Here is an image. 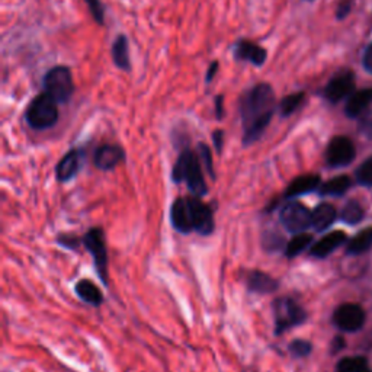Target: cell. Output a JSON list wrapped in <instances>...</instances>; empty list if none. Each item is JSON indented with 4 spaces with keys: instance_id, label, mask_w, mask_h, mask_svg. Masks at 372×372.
I'll use <instances>...</instances> for the list:
<instances>
[{
    "instance_id": "1",
    "label": "cell",
    "mask_w": 372,
    "mask_h": 372,
    "mask_svg": "<svg viewBox=\"0 0 372 372\" xmlns=\"http://www.w3.org/2000/svg\"><path fill=\"white\" fill-rule=\"evenodd\" d=\"M275 103V92L268 83H259L243 93L240 99V117L245 145H250L262 137L272 121Z\"/></svg>"
},
{
    "instance_id": "2",
    "label": "cell",
    "mask_w": 372,
    "mask_h": 372,
    "mask_svg": "<svg viewBox=\"0 0 372 372\" xmlns=\"http://www.w3.org/2000/svg\"><path fill=\"white\" fill-rule=\"evenodd\" d=\"M201 163L202 162L198 153H194L192 150H189V148H186V150H183L178 157L172 172L173 182L176 183L186 182L189 191L198 198L203 196L208 191L206 179H203L202 175Z\"/></svg>"
},
{
    "instance_id": "3",
    "label": "cell",
    "mask_w": 372,
    "mask_h": 372,
    "mask_svg": "<svg viewBox=\"0 0 372 372\" xmlns=\"http://www.w3.org/2000/svg\"><path fill=\"white\" fill-rule=\"evenodd\" d=\"M25 120L34 129H47L54 127L59 121V109L48 93H41L35 96L27 108Z\"/></svg>"
},
{
    "instance_id": "4",
    "label": "cell",
    "mask_w": 372,
    "mask_h": 372,
    "mask_svg": "<svg viewBox=\"0 0 372 372\" xmlns=\"http://www.w3.org/2000/svg\"><path fill=\"white\" fill-rule=\"evenodd\" d=\"M44 89L57 103H67L74 92L71 70L66 66H55L48 70L44 76Z\"/></svg>"
},
{
    "instance_id": "5",
    "label": "cell",
    "mask_w": 372,
    "mask_h": 372,
    "mask_svg": "<svg viewBox=\"0 0 372 372\" xmlns=\"http://www.w3.org/2000/svg\"><path fill=\"white\" fill-rule=\"evenodd\" d=\"M272 307H273L276 334H281L285 330L306 322V317H307L306 311L295 300L289 299V296L278 299Z\"/></svg>"
},
{
    "instance_id": "6",
    "label": "cell",
    "mask_w": 372,
    "mask_h": 372,
    "mask_svg": "<svg viewBox=\"0 0 372 372\" xmlns=\"http://www.w3.org/2000/svg\"><path fill=\"white\" fill-rule=\"evenodd\" d=\"M281 224L291 233H304L313 224V213L300 202H288L279 213Z\"/></svg>"
},
{
    "instance_id": "7",
    "label": "cell",
    "mask_w": 372,
    "mask_h": 372,
    "mask_svg": "<svg viewBox=\"0 0 372 372\" xmlns=\"http://www.w3.org/2000/svg\"><path fill=\"white\" fill-rule=\"evenodd\" d=\"M83 245L89 250L95 262L96 272L101 281L108 284V252L105 245V236L101 229H92L83 237Z\"/></svg>"
},
{
    "instance_id": "8",
    "label": "cell",
    "mask_w": 372,
    "mask_h": 372,
    "mask_svg": "<svg viewBox=\"0 0 372 372\" xmlns=\"http://www.w3.org/2000/svg\"><path fill=\"white\" fill-rule=\"evenodd\" d=\"M355 159V145L352 140L343 136L334 137L327 145L326 162L331 167H345Z\"/></svg>"
},
{
    "instance_id": "9",
    "label": "cell",
    "mask_w": 372,
    "mask_h": 372,
    "mask_svg": "<svg viewBox=\"0 0 372 372\" xmlns=\"http://www.w3.org/2000/svg\"><path fill=\"white\" fill-rule=\"evenodd\" d=\"M333 323L342 331H358L365 323V311L358 304H343L334 311Z\"/></svg>"
},
{
    "instance_id": "10",
    "label": "cell",
    "mask_w": 372,
    "mask_h": 372,
    "mask_svg": "<svg viewBox=\"0 0 372 372\" xmlns=\"http://www.w3.org/2000/svg\"><path fill=\"white\" fill-rule=\"evenodd\" d=\"M353 87H355V78H353V74L350 71H341L336 76L330 79V82L324 87L323 95L329 102L338 103L352 95Z\"/></svg>"
},
{
    "instance_id": "11",
    "label": "cell",
    "mask_w": 372,
    "mask_h": 372,
    "mask_svg": "<svg viewBox=\"0 0 372 372\" xmlns=\"http://www.w3.org/2000/svg\"><path fill=\"white\" fill-rule=\"evenodd\" d=\"M171 221L175 230L182 234L194 231L191 198H178L171 208Z\"/></svg>"
},
{
    "instance_id": "12",
    "label": "cell",
    "mask_w": 372,
    "mask_h": 372,
    "mask_svg": "<svg viewBox=\"0 0 372 372\" xmlns=\"http://www.w3.org/2000/svg\"><path fill=\"white\" fill-rule=\"evenodd\" d=\"M233 54L236 60L240 62H248L253 66H264L268 57V51L249 40H240L238 43L234 44L233 47Z\"/></svg>"
},
{
    "instance_id": "13",
    "label": "cell",
    "mask_w": 372,
    "mask_h": 372,
    "mask_svg": "<svg viewBox=\"0 0 372 372\" xmlns=\"http://www.w3.org/2000/svg\"><path fill=\"white\" fill-rule=\"evenodd\" d=\"M194 230L202 236H210L214 231V215L208 206H206L198 196L191 198Z\"/></svg>"
},
{
    "instance_id": "14",
    "label": "cell",
    "mask_w": 372,
    "mask_h": 372,
    "mask_svg": "<svg viewBox=\"0 0 372 372\" xmlns=\"http://www.w3.org/2000/svg\"><path fill=\"white\" fill-rule=\"evenodd\" d=\"M95 166L101 171H113L121 162L125 160V152L120 145L103 144L95 152Z\"/></svg>"
},
{
    "instance_id": "15",
    "label": "cell",
    "mask_w": 372,
    "mask_h": 372,
    "mask_svg": "<svg viewBox=\"0 0 372 372\" xmlns=\"http://www.w3.org/2000/svg\"><path fill=\"white\" fill-rule=\"evenodd\" d=\"M346 241V233L336 230L326 234L323 238H320L317 243H314L311 248V256L314 257H327L330 253H333L338 248H341Z\"/></svg>"
},
{
    "instance_id": "16",
    "label": "cell",
    "mask_w": 372,
    "mask_h": 372,
    "mask_svg": "<svg viewBox=\"0 0 372 372\" xmlns=\"http://www.w3.org/2000/svg\"><path fill=\"white\" fill-rule=\"evenodd\" d=\"M82 164V153L79 150H70L57 164L55 176L59 182H69L76 176L80 171Z\"/></svg>"
},
{
    "instance_id": "17",
    "label": "cell",
    "mask_w": 372,
    "mask_h": 372,
    "mask_svg": "<svg viewBox=\"0 0 372 372\" xmlns=\"http://www.w3.org/2000/svg\"><path fill=\"white\" fill-rule=\"evenodd\" d=\"M320 188V176L319 175H303L295 178L285 189V198H295L306 194H310Z\"/></svg>"
},
{
    "instance_id": "18",
    "label": "cell",
    "mask_w": 372,
    "mask_h": 372,
    "mask_svg": "<svg viewBox=\"0 0 372 372\" xmlns=\"http://www.w3.org/2000/svg\"><path fill=\"white\" fill-rule=\"evenodd\" d=\"M372 103V89H362L352 93L346 102L345 113L349 118H358L365 114V110Z\"/></svg>"
},
{
    "instance_id": "19",
    "label": "cell",
    "mask_w": 372,
    "mask_h": 372,
    "mask_svg": "<svg viewBox=\"0 0 372 372\" xmlns=\"http://www.w3.org/2000/svg\"><path fill=\"white\" fill-rule=\"evenodd\" d=\"M246 287L250 292L272 294L278 289V282L265 272L252 271L246 275Z\"/></svg>"
},
{
    "instance_id": "20",
    "label": "cell",
    "mask_w": 372,
    "mask_h": 372,
    "mask_svg": "<svg viewBox=\"0 0 372 372\" xmlns=\"http://www.w3.org/2000/svg\"><path fill=\"white\" fill-rule=\"evenodd\" d=\"M336 210L330 203H320V206L313 211V224L311 227L315 231L327 230L334 220H336Z\"/></svg>"
},
{
    "instance_id": "21",
    "label": "cell",
    "mask_w": 372,
    "mask_h": 372,
    "mask_svg": "<svg viewBox=\"0 0 372 372\" xmlns=\"http://www.w3.org/2000/svg\"><path fill=\"white\" fill-rule=\"evenodd\" d=\"M74 289H76V294L80 296V299L90 306L98 307L103 303L102 291L92 281H89V279H82V281L76 284V288Z\"/></svg>"
},
{
    "instance_id": "22",
    "label": "cell",
    "mask_w": 372,
    "mask_h": 372,
    "mask_svg": "<svg viewBox=\"0 0 372 372\" xmlns=\"http://www.w3.org/2000/svg\"><path fill=\"white\" fill-rule=\"evenodd\" d=\"M113 59L118 69L128 71L131 69V63H129V51H128V40L125 35H118L114 44H113Z\"/></svg>"
},
{
    "instance_id": "23",
    "label": "cell",
    "mask_w": 372,
    "mask_h": 372,
    "mask_svg": "<svg viewBox=\"0 0 372 372\" xmlns=\"http://www.w3.org/2000/svg\"><path fill=\"white\" fill-rule=\"evenodd\" d=\"M352 186V180L349 176H336L330 179L329 182L320 185V194L322 195H331V196H341L343 195Z\"/></svg>"
},
{
    "instance_id": "24",
    "label": "cell",
    "mask_w": 372,
    "mask_h": 372,
    "mask_svg": "<svg viewBox=\"0 0 372 372\" xmlns=\"http://www.w3.org/2000/svg\"><path fill=\"white\" fill-rule=\"evenodd\" d=\"M372 248V227L359 231L348 243V253L349 255H362Z\"/></svg>"
},
{
    "instance_id": "25",
    "label": "cell",
    "mask_w": 372,
    "mask_h": 372,
    "mask_svg": "<svg viewBox=\"0 0 372 372\" xmlns=\"http://www.w3.org/2000/svg\"><path fill=\"white\" fill-rule=\"evenodd\" d=\"M313 241V237L310 234L306 233H300V234H295L285 246V255L287 257H295L301 255Z\"/></svg>"
},
{
    "instance_id": "26",
    "label": "cell",
    "mask_w": 372,
    "mask_h": 372,
    "mask_svg": "<svg viewBox=\"0 0 372 372\" xmlns=\"http://www.w3.org/2000/svg\"><path fill=\"white\" fill-rule=\"evenodd\" d=\"M304 98H306L304 92L291 93V95L285 96L281 102H279V114H281L282 117L292 115L295 110L301 106Z\"/></svg>"
},
{
    "instance_id": "27",
    "label": "cell",
    "mask_w": 372,
    "mask_h": 372,
    "mask_svg": "<svg viewBox=\"0 0 372 372\" xmlns=\"http://www.w3.org/2000/svg\"><path fill=\"white\" fill-rule=\"evenodd\" d=\"M341 217L346 222V224L355 226V224H358V222H361L364 218V208L361 207L359 202L349 201L343 207Z\"/></svg>"
},
{
    "instance_id": "28",
    "label": "cell",
    "mask_w": 372,
    "mask_h": 372,
    "mask_svg": "<svg viewBox=\"0 0 372 372\" xmlns=\"http://www.w3.org/2000/svg\"><path fill=\"white\" fill-rule=\"evenodd\" d=\"M366 369V359L364 357L343 358L336 366V372H364Z\"/></svg>"
},
{
    "instance_id": "29",
    "label": "cell",
    "mask_w": 372,
    "mask_h": 372,
    "mask_svg": "<svg viewBox=\"0 0 372 372\" xmlns=\"http://www.w3.org/2000/svg\"><path fill=\"white\" fill-rule=\"evenodd\" d=\"M357 182L362 186H372V157L365 160L357 171Z\"/></svg>"
},
{
    "instance_id": "30",
    "label": "cell",
    "mask_w": 372,
    "mask_h": 372,
    "mask_svg": "<svg viewBox=\"0 0 372 372\" xmlns=\"http://www.w3.org/2000/svg\"><path fill=\"white\" fill-rule=\"evenodd\" d=\"M198 156L201 159V162L206 166V169L208 171V173L214 178V164H213V156H211V150L210 147L206 143H199L198 144Z\"/></svg>"
},
{
    "instance_id": "31",
    "label": "cell",
    "mask_w": 372,
    "mask_h": 372,
    "mask_svg": "<svg viewBox=\"0 0 372 372\" xmlns=\"http://www.w3.org/2000/svg\"><path fill=\"white\" fill-rule=\"evenodd\" d=\"M311 343L307 341H301V339H296L289 345V352L292 353V357L295 358H304L308 357L310 352H311Z\"/></svg>"
},
{
    "instance_id": "32",
    "label": "cell",
    "mask_w": 372,
    "mask_h": 372,
    "mask_svg": "<svg viewBox=\"0 0 372 372\" xmlns=\"http://www.w3.org/2000/svg\"><path fill=\"white\" fill-rule=\"evenodd\" d=\"M262 241H264V248L268 252H275V250H278L279 248L284 245L282 237L279 236L278 233H273V231H266L264 234V240Z\"/></svg>"
},
{
    "instance_id": "33",
    "label": "cell",
    "mask_w": 372,
    "mask_h": 372,
    "mask_svg": "<svg viewBox=\"0 0 372 372\" xmlns=\"http://www.w3.org/2000/svg\"><path fill=\"white\" fill-rule=\"evenodd\" d=\"M93 20H95L99 25L103 24L105 21V9H103V5L101 3V0H85Z\"/></svg>"
},
{
    "instance_id": "34",
    "label": "cell",
    "mask_w": 372,
    "mask_h": 372,
    "mask_svg": "<svg viewBox=\"0 0 372 372\" xmlns=\"http://www.w3.org/2000/svg\"><path fill=\"white\" fill-rule=\"evenodd\" d=\"M59 243L67 249H78L79 248V238L74 236H59Z\"/></svg>"
},
{
    "instance_id": "35",
    "label": "cell",
    "mask_w": 372,
    "mask_h": 372,
    "mask_svg": "<svg viewBox=\"0 0 372 372\" xmlns=\"http://www.w3.org/2000/svg\"><path fill=\"white\" fill-rule=\"evenodd\" d=\"M361 131H362L366 137L372 138V113L368 114V115H364V117H362V121H361Z\"/></svg>"
},
{
    "instance_id": "36",
    "label": "cell",
    "mask_w": 372,
    "mask_h": 372,
    "mask_svg": "<svg viewBox=\"0 0 372 372\" xmlns=\"http://www.w3.org/2000/svg\"><path fill=\"white\" fill-rule=\"evenodd\" d=\"M362 64L365 67L366 71L372 73V44L368 45V48L364 52V59H362Z\"/></svg>"
},
{
    "instance_id": "37",
    "label": "cell",
    "mask_w": 372,
    "mask_h": 372,
    "mask_svg": "<svg viewBox=\"0 0 372 372\" xmlns=\"http://www.w3.org/2000/svg\"><path fill=\"white\" fill-rule=\"evenodd\" d=\"M213 140H214V145L217 148V152L221 153L222 145H224V131L217 129V131H214V134H213Z\"/></svg>"
},
{
    "instance_id": "38",
    "label": "cell",
    "mask_w": 372,
    "mask_h": 372,
    "mask_svg": "<svg viewBox=\"0 0 372 372\" xmlns=\"http://www.w3.org/2000/svg\"><path fill=\"white\" fill-rule=\"evenodd\" d=\"M222 102H224V96L218 95L215 98V113H217L218 120H221L222 115H224V105H222Z\"/></svg>"
},
{
    "instance_id": "39",
    "label": "cell",
    "mask_w": 372,
    "mask_h": 372,
    "mask_svg": "<svg viewBox=\"0 0 372 372\" xmlns=\"http://www.w3.org/2000/svg\"><path fill=\"white\" fill-rule=\"evenodd\" d=\"M217 71H218V62H213V63L210 64V67H208V71H207V78H206L207 83H210V82L214 79V76L217 74Z\"/></svg>"
},
{
    "instance_id": "40",
    "label": "cell",
    "mask_w": 372,
    "mask_h": 372,
    "mask_svg": "<svg viewBox=\"0 0 372 372\" xmlns=\"http://www.w3.org/2000/svg\"><path fill=\"white\" fill-rule=\"evenodd\" d=\"M334 343H336V345H334V350H336V349H339V348H342V346H343V345H342V343H343V341H342V339H339V338H338L336 341H334Z\"/></svg>"
},
{
    "instance_id": "41",
    "label": "cell",
    "mask_w": 372,
    "mask_h": 372,
    "mask_svg": "<svg viewBox=\"0 0 372 372\" xmlns=\"http://www.w3.org/2000/svg\"><path fill=\"white\" fill-rule=\"evenodd\" d=\"M364 372H371V371H369V369H366V371H364Z\"/></svg>"
}]
</instances>
